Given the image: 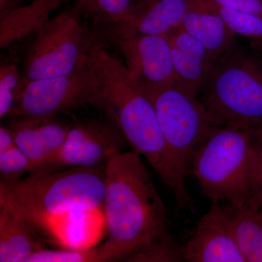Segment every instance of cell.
I'll use <instances>...</instances> for the list:
<instances>
[{
    "instance_id": "8992f818",
    "label": "cell",
    "mask_w": 262,
    "mask_h": 262,
    "mask_svg": "<svg viewBox=\"0 0 262 262\" xmlns=\"http://www.w3.org/2000/svg\"><path fill=\"white\" fill-rule=\"evenodd\" d=\"M74 8L52 17L34 34L22 78L31 81L67 75L85 63L95 41Z\"/></svg>"
},
{
    "instance_id": "83f0119b",
    "label": "cell",
    "mask_w": 262,
    "mask_h": 262,
    "mask_svg": "<svg viewBox=\"0 0 262 262\" xmlns=\"http://www.w3.org/2000/svg\"><path fill=\"white\" fill-rule=\"evenodd\" d=\"M259 212H260V215H261V220H262V206H260Z\"/></svg>"
},
{
    "instance_id": "52a82bcc",
    "label": "cell",
    "mask_w": 262,
    "mask_h": 262,
    "mask_svg": "<svg viewBox=\"0 0 262 262\" xmlns=\"http://www.w3.org/2000/svg\"><path fill=\"white\" fill-rule=\"evenodd\" d=\"M140 86L154 106L170 151L186 173H189L196 150L220 127L212 120L198 97L177 86Z\"/></svg>"
},
{
    "instance_id": "9a60e30c",
    "label": "cell",
    "mask_w": 262,
    "mask_h": 262,
    "mask_svg": "<svg viewBox=\"0 0 262 262\" xmlns=\"http://www.w3.org/2000/svg\"><path fill=\"white\" fill-rule=\"evenodd\" d=\"M181 27L199 40L215 61L236 46L235 33L204 0H194Z\"/></svg>"
},
{
    "instance_id": "6da1fadb",
    "label": "cell",
    "mask_w": 262,
    "mask_h": 262,
    "mask_svg": "<svg viewBox=\"0 0 262 262\" xmlns=\"http://www.w3.org/2000/svg\"><path fill=\"white\" fill-rule=\"evenodd\" d=\"M89 60L101 87V110L117 124L139 155H144L162 182L170 188L178 209L194 211L186 186L185 170L164 138L156 112L140 84L123 62L112 56L95 41Z\"/></svg>"
},
{
    "instance_id": "cb8c5ba5",
    "label": "cell",
    "mask_w": 262,
    "mask_h": 262,
    "mask_svg": "<svg viewBox=\"0 0 262 262\" xmlns=\"http://www.w3.org/2000/svg\"><path fill=\"white\" fill-rule=\"evenodd\" d=\"M182 248L173 239L168 238L151 245L138 251L126 261L129 262H181L184 261Z\"/></svg>"
},
{
    "instance_id": "277c9868",
    "label": "cell",
    "mask_w": 262,
    "mask_h": 262,
    "mask_svg": "<svg viewBox=\"0 0 262 262\" xmlns=\"http://www.w3.org/2000/svg\"><path fill=\"white\" fill-rule=\"evenodd\" d=\"M254 155L252 127L229 125L217 129L191 162L201 196L232 206L251 201Z\"/></svg>"
},
{
    "instance_id": "3957f363",
    "label": "cell",
    "mask_w": 262,
    "mask_h": 262,
    "mask_svg": "<svg viewBox=\"0 0 262 262\" xmlns=\"http://www.w3.org/2000/svg\"><path fill=\"white\" fill-rule=\"evenodd\" d=\"M105 167H76L1 181L0 206L13 210L37 229L53 217L96 210L104 200Z\"/></svg>"
},
{
    "instance_id": "2e32d148",
    "label": "cell",
    "mask_w": 262,
    "mask_h": 262,
    "mask_svg": "<svg viewBox=\"0 0 262 262\" xmlns=\"http://www.w3.org/2000/svg\"><path fill=\"white\" fill-rule=\"evenodd\" d=\"M46 248L38 229L8 207L0 206V262H27Z\"/></svg>"
},
{
    "instance_id": "ac0fdd59",
    "label": "cell",
    "mask_w": 262,
    "mask_h": 262,
    "mask_svg": "<svg viewBox=\"0 0 262 262\" xmlns=\"http://www.w3.org/2000/svg\"><path fill=\"white\" fill-rule=\"evenodd\" d=\"M234 239L246 262H262V220L259 207L251 201L227 205Z\"/></svg>"
},
{
    "instance_id": "5b68a950",
    "label": "cell",
    "mask_w": 262,
    "mask_h": 262,
    "mask_svg": "<svg viewBox=\"0 0 262 262\" xmlns=\"http://www.w3.org/2000/svg\"><path fill=\"white\" fill-rule=\"evenodd\" d=\"M201 94L219 127L262 126V59L235 46L216 60Z\"/></svg>"
},
{
    "instance_id": "8fae6325",
    "label": "cell",
    "mask_w": 262,
    "mask_h": 262,
    "mask_svg": "<svg viewBox=\"0 0 262 262\" xmlns=\"http://www.w3.org/2000/svg\"><path fill=\"white\" fill-rule=\"evenodd\" d=\"M184 261L246 262L236 243L227 207L211 203L182 247Z\"/></svg>"
},
{
    "instance_id": "e0dca14e",
    "label": "cell",
    "mask_w": 262,
    "mask_h": 262,
    "mask_svg": "<svg viewBox=\"0 0 262 262\" xmlns=\"http://www.w3.org/2000/svg\"><path fill=\"white\" fill-rule=\"evenodd\" d=\"M67 0H33L0 15V47L36 34Z\"/></svg>"
},
{
    "instance_id": "d6986e66",
    "label": "cell",
    "mask_w": 262,
    "mask_h": 262,
    "mask_svg": "<svg viewBox=\"0 0 262 262\" xmlns=\"http://www.w3.org/2000/svg\"><path fill=\"white\" fill-rule=\"evenodd\" d=\"M82 18L103 29L120 23L135 0H71Z\"/></svg>"
},
{
    "instance_id": "d4e9b609",
    "label": "cell",
    "mask_w": 262,
    "mask_h": 262,
    "mask_svg": "<svg viewBox=\"0 0 262 262\" xmlns=\"http://www.w3.org/2000/svg\"><path fill=\"white\" fill-rule=\"evenodd\" d=\"M255 139L254 163L251 182V201L262 206V126L252 128Z\"/></svg>"
},
{
    "instance_id": "484cf974",
    "label": "cell",
    "mask_w": 262,
    "mask_h": 262,
    "mask_svg": "<svg viewBox=\"0 0 262 262\" xmlns=\"http://www.w3.org/2000/svg\"><path fill=\"white\" fill-rule=\"evenodd\" d=\"M215 4L262 17V0H208Z\"/></svg>"
},
{
    "instance_id": "ffe728a7",
    "label": "cell",
    "mask_w": 262,
    "mask_h": 262,
    "mask_svg": "<svg viewBox=\"0 0 262 262\" xmlns=\"http://www.w3.org/2000/svg\"><path fill=\"white\" fill-rule=\"evenodd\" d=\"M116 249L107 243L84 250H49L43 248L27 262H103L121 260Z\"/></svg>"
},
{
    "instance_id": "ba28073f",
    "label": "cell",
    "mask_w": 262,
    "mask_h": 262,
    "mask_svg": "<svg viewBox=\"0 0 262 262\" xmlns=\"http://www.w3.org/2000/svg\"><path fill=\"white\" fill-rule=\"evenodd\" d=\"M101 87L90 62L67 75L31 81L7 118L58 117L86 106L101 110Z\"/></svg>"
},
{
    "instance_id": "4316f807",
    "label": "cell",
    "mask_w": 262,
    "mask_h": 262,
    "mask_svg": "<svg viewBox=\"0 0 262 262\" xmlns=\"http://www.w3.org/2000/svg\"><path fill=\"white\" fill-rule=\"evenodd\" d=\"M24 0H0V15L21 6Z\"/></svg>"
},
{
    "instance_id": "44dd1931",
    "label": "cell",
    "mask_w": 262,
    "mask_h": 262,
    "mask_svg": "<svg viewBox=\"0 0 262 262\" xmlns=\"http://www.w3.org/2000/svg\"><path fill=\"white\" fill-rule=\"evenodd\" d=\"M207 5L228 24L236 35L247 38L262 51V17L220 6L208 0Z\"/></svg>"
},
{
    "instance_id": "7c38bea8",
    "label": "cell",
    "mask_w": 262,
    "mask_h": 262,
    "mask_svg": "<svg viewBox=\"0 0 262 262\" xmlns=\"http://www.w3.org/2000/svg\"><path fill=\"white\" fill-rule=\"evenodd\" d=\"M194 0H135L120 23L103 29L111 40L137 34L168 36L182 26Z\"/></svg>"
},
{
    "instance_id": "4fadbf2b",
    "label": "cell",
    "mask_w": 262,
    "mask_h": 262,
    "mask_svg": "<svg viewBox=\"0 0 262 262\" xmlns=\"http://www.w3.org/2000/svg\"><path fill=\"white\" fill-rule=\"evenodd\" d=\"M5 125L16 145L32 163V175L57 154L65 142L72 122L58 117L10 118Z\"/></svg>"
},
{
    "instance_id": "30bf717a",
    "label": "cell",
    "mask_w": 262,
    "mask_h": 262,
    "mask_svg": "<svg viewBox=\"0 0 262 262\" xmlns=\"http://www.w3.org/2000/svg\"><path fill=\"white\" fill-rule=\"evenodd\" d=\"M112 41L121 52L130 75L141 85H177L168 36L137 34Z\"/></svg>"
},
{
    "instance_id": "7402d4cb",
    "label": "cell",
    "mask_w": 262,
    "mask_h": 262,
    "mask_svg": "<svg viewBox=\"0 0 262 262\" xmlns=\"http://www.w3.org/2000/svg\"><path fill=\"white\" fill-rule=\"evenodd\" d=\"M30 160L15 144L9 134L0 138V177L1 181L10 182L21 179L32 171Z\"/></svg>"
},
{
    "instance_id": "9c48e42d",
    "label": "cell",
    "mask_w": 262,
    "mask_h": 262,
    "mask_svg": "<svg viewBox=\"0 0 262 262\" xmlns=\"http://www.w3.org/2000/svg\"><path fill=\"white\" fill-rule=\"evenodd\" d=\"M127 141L110 117L74 120L65 142L57 154L32 175L76 167H94L124 151Z\"/></svg>"
},
{
    "instance_id": "5bb4252c",
    "label": "cell",
    "mask_w": 262,
    "mask_h": 262,
    "mask_svg": "<svg viewBox=\"0 0 262 262\" xmlns=\"http://www.w3.org/2000/svg\"><path fill=\"white\" fill-rule=\"evenodd\" d=\"M177 85L198 97L215 63L209 51L182 27L168 35Z\"/></svg>"
},
{
    "instance_id": "603a6c76",
    "label": "cell",
    "mask_w": 262,
    "mask_h": 262,
    "mask_svg": "<svg viewBox=\"0 0 262 262\" xmlns=\"http://www.w3.org/2000/svg\"><path fill=\"white\" fill-rule=\"evenodd\" d=\"M25 85L22 75L14 63H4L0 67V118H7L18 104Z\"/></svg>"
},
{
    "instance_id": "7a4b0ae2",
    "label": "cell",
    "mask_w": 262,
    "mask_h": 262,
    "mask_svg": "<svg viewBox=\"0 0 262 262\" xmlns=\"http://www.w3.org/2000/svg\"><path fill=\"white\" fill-rule=\"evenodd\" d=\"M105 166L106 242L126 261L144 248L170 238L166 208L140 155L135 150L122 151Z\"/></svg>"
}]
</instances>
